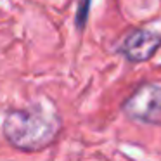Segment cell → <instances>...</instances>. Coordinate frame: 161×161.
I'll list each match as a JSON object with an SVG mask.
<instances>
[{
  "mask_svg": "<svg viewBox=\"0 0 161 161\" xmlns=\"http://www.w3.org/2000/svg\"><path fill=\"white\" fill-rule=\"evenodd\" d=\"M90 5H92V0H78V9H76V16H75V25L76 28L83 30L85 25H87V19H88V12H90Z\"/></svg>",
  "mask_w": 161,
  "mask_h": 161,
  "instance_id": "cell-4",
  "label": "cell"
},
{
  "mask_svg": "<svg viewBox=\"0 0 161 161\" xmlns=\"http://www.w3.org/2000/svg\"><path fill=\"white\" fill-rule=\"evenodd\" d=\"M61 128L63 119L49 102H35L26 108L11 109L2 125L5 140L23 153L47 149L56 142Z\"/></svg>",
  "mask_w": 161,
  "mask_h": 161,
  "instance_id": "cell-1",
  "label": "cell"
},
{
  "mask_svg": "<svg viewBox=\"0 0 161 161\" xmlns=\"http://www.w3.org/2000/svg\"><path fill=\"white\" fill-rule=\"evenodd\" d=\"M159 47V33L151 30H133L121 40V43L118 45V52L130 63H144L149 61Z\"/></svg>",
  "mask_w": 161,
  "mask_h": 161,
  "instance_id": "cell-3",
  "label": "cell"
},
{
  "mask_svg": "<svg viewBox=\"0 0 161 161\" xmlns=\"http://www.w3.org/2000/svg\"><path fill=\"white\" fill-rule=\"evenodd\" d=\"M121 111L133 121L161 125V85H139L121 104Z\"/></svg>",
  "mask_w": 161,
  "mask_h": 161,
  "instance_id": "cell-2",
  "label": "cell"
}]
</instances>
